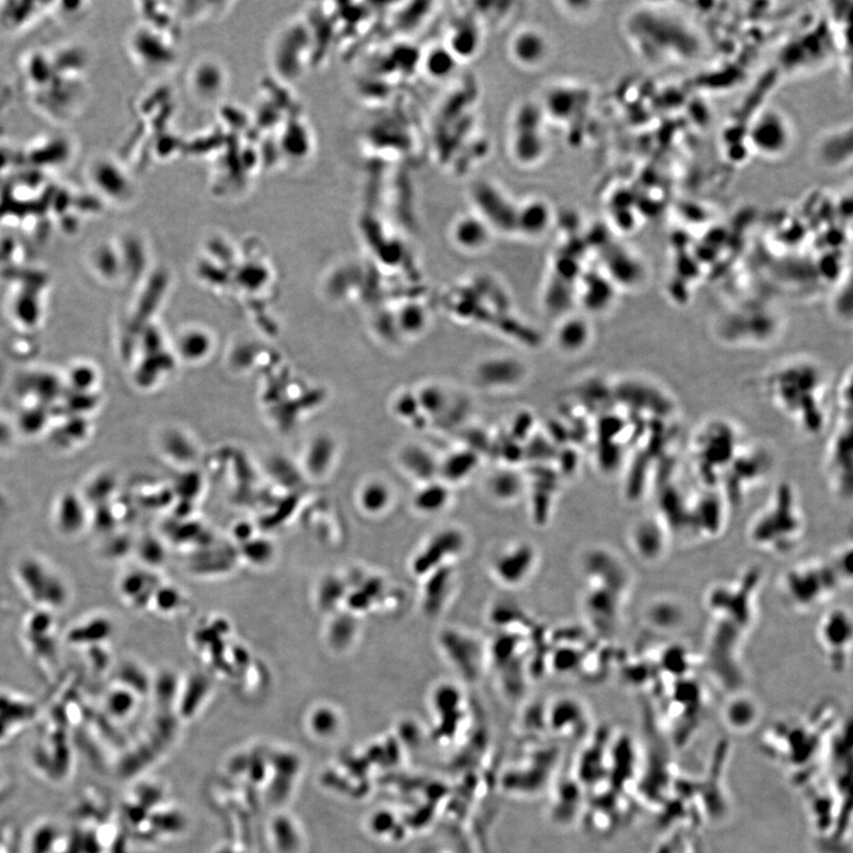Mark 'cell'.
<instances>
[{
  "mask_svg": "<svg viewBox=\"0 0 853 853\" xmlns=\"http://www.w3.org/2000/svg\"><path fill=\"white\" fill-rule=\"evenodd\" d=\"M763 576L761 566H748L711 584L703 597L706 629L701 665L730 693L745 682L743 647L758 623Z\"/></svg>",
  "mask_w": 853,
  "mask_h": 853,
  "instance_id": "1",
  "label": "cell"
},
{
  "mask_svg": "<svg viewBox=\"0 0 853 853\" xmlns=\"http://www.w3.org/2000/svg\"><path fill=\"white\" fill-rule=\"evenodd\" d=\"M807 518L797 490L784 481L749 519L747 540L756 551L782 557L794 553L805 540Z\"/></svg>",
  "mask_w": 853,
  "mask_h": 853,
  "instance_id": "2",
  "label": "cell"
},
{
  "mask_svg": "<svg viewBox=\"0 0 853 853\" xmlns=\"http://www.w3.org/2000/svg\"><path fill=\"white\" fill-rule=\"evenodd\" d=\"M779 587L788 607L810 613L830 603L844 584L828 558H810L788 566L780 577Z\"/></svg>",
  "mask_w": 853,
  "mask_h": 853,
  "instance_id": "3",
  "label": "cell"
},
{
  "mask_svg": "<svg viewBox=\"0 0 853 853\" xmlns=\"http://www.w3.org/2000/svg\"><path fill=\"white\" fill-rule=\"evenodd\" d=\"M782 371L773 376L769 387L776 403L781 409H788L793 400L797 397V410L794 420L802 424L804 428L817 431L820 423V407L818 402V374L812 368L806 365L784 366Z\"/></svg>",
  "mask_w": 853,
  "mask_h": 853,
  "instance_id": "4",
  "label": "cell"
},
{
  "mask_svg": "<svg viewBox=\"0 0 853 853\" xmlns=\"http://www.w3.org/2000/svg\"><path fill=\"white\" fill-rule=\"evenodd\" d=\"M815 641L828 667L836 673L845 672L852 659L851 612L841 605L827 608L817 623Z\"/></svg>",
  "mask_w": 853,
  "mask_h": 853,
  "instance_id": "5",
  "label": "cell"
},
{
  "mask_svg": "<svg viewBox=\"0 0 853 853\" xmlns=\"http://www.w3.org/2000/svg\"><path fill=\"white\" fill-rule=\"evenodd\" d=\"M688 498L686 532L704 540H716L727 527L730 506L719 491Z\"/></svg>",
  "mask_w": 853,
  "mask_h": 853,
  "instance_id": "6",
  "label": "cell"
},
{
  "mask_svg": "<svg viewBox=\"0 0 853 853\" xmlns=\"http://www.w3.org/2000/svg\"><path fill=\"white\" fill-rule=\"evenodd\" d=\"M672 532L656 512L636 519L627 535L628 546L639 561L654 564L666 556Z\"/></svg>",
  "mask_w": 853,
  "mask_h": 853,
  "instance_id": "7",
  "label": "cell"
},
{
  "mask_svg": "<svg viewBox=\"0 0 853 853\" xmlns=\"http://www.w3.org/2000/svg\"><path fill=\"white\" fill-rule=\"evenodd\" d=\"M465 543V535L455 527L439 530L415 555L411 562V570L416 576L424 577L446 566L449 558L461 553Z\"/></svg>",
  "mask_w": 853,
  "mask_h": 853,
  "instance_id": "8",
  "label": "cell"
},
{
  "mask_svg": "<svg viewBox=\"0 0 853 853\" xmlns=\"http://www.w3.org/2000/svg\"><path fill=\"white\" fill-rule=\"evenodd\" d=\"M441 647L461 675L475 678L480 672L481 651L474 638L461 632L447 629L441 634Z\"/></svg>",
  "mask_w": 853,
  "mask_h": 853,
  "instance_id": "9",
  "label": "cell"
},
{
  "mask_svg": "<svg viewBox=\"0 0 853 853\" xmlns=\"http://www.w3.org/2000/svg\"><path fill=\"white\" fill-rule=\"evenodd\" d=\"M536 551L527 543H519L501 553L493 564L496 579L506 586H518L535 568Z\"/></svg>",
  "mask_w": 853,
  "mask_h": 853,
  "instance_id": "10",
  "label": "cell"
},
{
  "mask_svg": "<svg viewBox=\"0 0 853 853\" xmlns=\"http://www.w3.org/2000/svg\"><path fill=\"white\" fill-rule=\"evenodd\" d=\"M514 60L524 67H536L544 61L549 53V43L544 36L535 29L519 31L511 44Z\"/></svg>",
  "mask_w": 853,
  "mask_h": 853,
  "instance_id": "11",
  "label": "cell"
},
{
  "mask_svg": "<svg viewBox=\"0 0 853 853\" xmlns=\"http://www.w3.org/2000/svg\"><path fill=\"white\" fill-rule=\"evenodd\" d=\"M491 229L483 218L464 216L453 228V239L457 247L477 252L488 245Z\"/></svg>",
  "mask_w": 853,
  "mask_h": 853,
  "instance_id": "12",
  "label": "cell"
},
{
  "mask_svg": "<svg viewBox=\"0 0 853 853\" xmlns=\"http://www.w3.org/2000/svg\"><path fill=\"white\" fill-rule=\"evenodd\" d=\"M646 621L649 627L660 632H675L682 627L685 618L683 607L670 597H659L646 610Z\"/></svg>",
  "mask_w": 853,
  "mask_h": 853,
  "instance_id": "13",
  "label": "cell"
},
{
  "mask_svg": "<svg viewBox=\"0 0 853 853\" xmlns=\"http://www.w3.org/2000/svg\"><path fill=\"white\" fill-rule=\"evenodd\" d=\"M423 588V610L428 615L439 613L449 595L452 587V570L444 566L426 575Z\"/></svg>",
  "mask_w": 853,
  "mask_h": 853,
  "instance_id": "14",
  "label": "cell"
},
{
  "mask_svg": "<svg viewBox=\"0 0 853 853\" xmlns=\"http://www.w3.org/2000/svg\"><path fill=\"white\" fill-rule=\"evenodd\" d=\"M402 464L409 475L426 483L434 481L439 473L435 457L421 446H408L402 453Z\"/></svg>",
  "mask_w": 853,
  "mask_h": 853,
  "instance_id": "15",
  "label": "cell"
},
{
  "mask_svg": "<svg viewBox=\"0 0 853 853\" xmlns=\"http://www.w3.org/2000/svg\"><path fill=\"white\" fill-rule=\"evenodd\" d=\"M450 499V492L446 483L429 481L415 493L413 505L420 514H435L446 509Z\"/></svg>",
  "mask_w": 853,
  "mask_h": 853,
  "instance_id": "16",
  "label": "cell"
},
{
  "mask_svg": "<svg viewBox=\"0 0 853 853\" xmlns=\"http://www.w3.org/2000/svg\"><path fill=\"white\" fill-rule=\"evenodd\" d=\"M550 224V211L543 202L532 200L524 205L516 218V229L525 235L538 236Z\"/></svg>",
  "mask_w": 853,
  "mask_h": 853,
  "instance_id": "17",
  "label": "cell"
},
{
  "mask_svg": "<svg viewBox=\"0 0 853 853\" xmlns=\"http://www.w3.org/2000/svg\"><path fill=\"white\" fill-rule=\"evenodd\" d=\"M590 339V328L581 318H569L562 322L556 333V340L562 351L579 352Z\"/></svg>",
  "mask_w": 853,
  "mask_h": 853,
  "instance_id": "18",
  "label": "cell"
},
{
  "mask_svg": "<svg viewBox=\"0 0 853 853\" xmlns=\"http://www.w3.org/2000/svg\"><path fill=\"white\" fill-rule=\"evenodd\" d=\"M488 488L498 501H514L522 492V477L512 470H496L490 477Z\"/></svg>",
  "mask_w": 853,
  "mask_h": 853,
  "instance_id": "19",
  "label": "cell"
},
{
  "mask_svg": "<svg viewBox=\"0 0 853 853\" xmlns=\"http://www.w3.org/2000/svg\"><path fill=\"white\" fill-rule=\"evenodd\" d=\"M86 522V514L82 506L74 496H64L58 509H56V524L58 530L64 535H75L82 529Z\"/></svg>",
  "mask_w": 853,
  "mask_h": 853,
  "instance_id": "20",
  "label": "cell"
},
{
  "mask_svg": "<svg viewBox=\"0 0 853 853\" xmlns=\"http://www.w3.org/2000/svg\"><path fill=\"white\" fill-rule=\"evenodd\" d=\"M736 693L725 706V719L734 727H747L758 716V706L750 697Z\"/></svg>",
  "mask_w": 853,
  "mask_h": 853,
  "instance_id": "21",
  "label": "cell"
},
{
  "mask_svg": "<svg viewBox=\"0 0 853 853\" xmlns=\"http://www.w3.org/2000/svg\"><path fill=\"white\" fill-rule=\"evenodd\" d=\"M478 459L470 452H459L444 460L439 465V473L447 481H460L465 479L475 470Z\"/></svg>",
  "mask_w": 853,
  "mask_h": 853,
  "instance_id": "22",
  "label": "cell"
},
{
  "mask_svg": "<svg viewBox=\"0 0 853 853\" xmlns=\"http://www.w3.org/2000/svg\"><path fill=\"white\" fill-rule=\"evenodd\" d=\"M359 501L366 514H382L392 503V491L384 483L371 481L361 490Z\"/></svg>",
  "mask_w": 853,
  "mask_h": 853,
  "instance_id": "23",
  "label": "cell"
},
{
  "mask_svg": "<svg viewBox=\"0 0 853 853\" xmlns=\"http://www.w3.org/2000/svg\"><path fill=\"white\" fill-rule=\"evenodd\" d=\"M397 324L407 335H418L426 330L428 314L426 309L418 304H407L397 315Z\"/></svg>",
  "mask_w": 853,
  "mask_h": 853,
  "instance_id": "24",
  "label": "cell"
},
{
  "mask_svg": "<svg viewBox=\"0 0 853 853\" xmlns=\"http://www.w3.org/2000/svg\"><path fill=\"white\" fill-rule=\"evenodd\" d=\"M852 553V544H851V540H849L848 543L837 548L836 551L828 557V561L831 562L833 569L839 576L840 581L843 582L844 587L852 584V569H851Z\"/></svg>",
  "mask_w": 853,
  "mask_h": 853,
  "instance_id": "25",
  "label": "cell"
},
{
  "mask_svg": "<svg viewBox=\"0 0 853 853\" xmlns=\"http://www.w3.org/2000/svg\"><path fill=\"white\" fill-rule=\"evenodd\" d=\"M584 654L579 649L562 647L553 653V666L561 673H568L577 670L584 662Z\"/></svg>",
  "mask_w": 853,
  "mask_h": 853,
  "instance_id": "26",
  "label": "cell"
},
{
  "mask_svg": "<svg viewBox=\"0 0 853 853\" xmlns=\"http://www.w3.org/2000/svg\"><path fill=\"white\" fill-rule=\"evenodd\" d=\"M418 405L429 413H439L446 405V395L440 387H429L418 397Z\"/></svg>",
  "mask_w": 853,
  "mask_h": 853,
  "instance_id": "27",
  "label": "cell"
}]
</instances>
